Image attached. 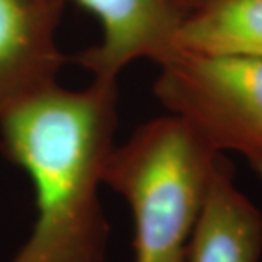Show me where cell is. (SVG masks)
Segmentation results:
<instances>
[{
    "mask_svg": "<svg viewBox=\"0 0 262 262\" xmlns=\"http://www.w3.org/2000/svg\"><path fill=\"white\" fill-rule=\"evenodd\" d=\"M118 128V80L50 83L0 113V146L31 177L36 222L10 262H106L104 186Z\"/></svg>",
    "mask_w": 262,
    "mask_h": 262,
    "instance_id": "6da1fadb",
    "label": "cell"
},
{
    "mask_svg": "<svg viewBox=\"0 0 262 262\" xmlns=\"http://www.w3.org/2000/svg\"><path fill=\"white\" fill-rule=\"evenodd\" d=\"M223 157L170 113L143 123L114 146L104 186L133 214V262H184Z\"/></svg>",
    "mask_w": 262,
    "mask_h": 262,
    "instance_id": "7a4b0ae2",
    "label": "cell"
},
{
    "mask_svg": "<svg viewBox=\"0 0 262 262\" xmlns=\"http://www.w3.org/2000/svg\"><path fill=\"white\" fill-rule=\"evenodd\" d=\"M157 65L162 106L220 154H238L262 179V60L174 51Z\"/></svg>",
    "mask_w": 262,
    "mask_h": 262,
    "instance_id": "3957f363",
    "label": "cell"
},
{
    "mask_svg": "<svg viewBox=\"0 0 262 262\" xmlns=\"http://www.w3.org/2000/svg\"><path fill=\"white\" fill-rule=\"evenodd\" d=\"M101 23L97 45L78 55V63L96 78L118 80L136 60L160 63L172 51L186 17L181 0H75Z\"/></svg>",
    "mask_w": 262,
    "mask_h": 262,
    "instance_id": "277c9868",
    "label": "cell"
},
{
    "mask_svg": "<svg viewBox=\"0 0 262 262\" xmlns=\"http://www.w3.org/2000/svg\"><path fill=\"white\" fill-rule=\"evenodd\" d=\"M65 0H0V113L56 82Z\"/></svg>",
    "mask_w": 262,
    "mask_h": 262,
    "instance_id": "5b68a950",
    "label": "cell"
},
{
    "mask_svg": "<svg viewBox=\"0 0 262 262\" xmlns=\"http://www.w3.org/2000/svg\"><path fill=\"white\" fill-rule=\"evenodd\" d=\"M262 213L244 194L223 157L201 216L186 249L184 262H260Z\"/></svg>",
    "mask_w": 262,
    "mask_h": 262,
    "instance_id": "8992f818",
    "label": "cell"
},
{
    "mask_svg": "<svg viewBox=\"0 0 262 262\" xmlns=\"http://www.w3.org/2000/svg\"><path fill=\"white\" fill-rule=\"evenodd\" d=\"M174 51L262 60V0H208L186 14Z\"/></svg>",
    "mask_w": 262,
    "mask_h": 262,
    "instance_id": "52a82bcc",
    "label": "cell"
},
{
    "mask_svg": "<svg viewBox=\"0 0 262 262\" xmlns=\"http://www.w3.org/2000/svg\"><path fill=\"white\" fill-rule=\"evenodd\" d=\"M206 2L208 0H181V4H182V7L186 9V12H191V10L201 7V5Z\"/></svg>",
    "mask_w": 262,
    "mask_h": 262,
    "instance_id": "ba28073f",
    "label": "cell"
}]
</instances>
